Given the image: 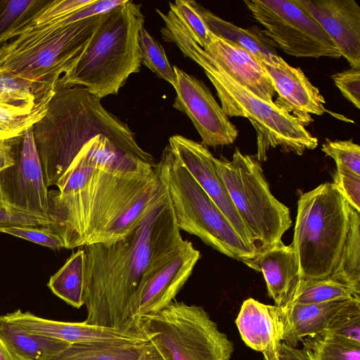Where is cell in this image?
Returning <instances> with one entry per match:
<instances>
[{
	"mask_svg": "<svg viewBox=\"0 0 360 360\" xmlns=\"http://www.w3.org/2000/svg\"><path fill=\"white\" fill-rule=\"evenodd\" d=\"M167 193L122 238L84 246L85 322L122 327L130 303L146 278L185 243Z\"/></svg>",
	"mask_w": 360,
	"mask_h": 360,
	"instance_id": "7a4b0ae2",
	"label": "cell"
},
{
	"mask_svg": "<svg viewBox=\"0 0 360 360\" xmlns=\"http://www.w3.org/2000/svg\"><path fill=\"white\" fill-rule=\"evenodd\" d=\"M333 184L346 202L360 212V175L336 165Z\"/></svg>",
	"mask_w": 360,
	"mask_h": 360,
	"instance_id": "74e56055",
	"label": "cell"
},
{
	"mask_svg": "<svg viewBox=\"0 0 360 360\" xmlns=\"http://www.w3.org/2000/svg\"><path fill=\"white\" fill-rule=\"evenodd\" d=\"M36 0H0V46L20 36Z\"/></svg>",
	"mask_w": 360,
	"mask_h": 360,
	"instance_id": "836d02e7",
	"label": "cell"
},
{
	"mask_svg": "<svg viewBox=\"0 0 360 360\" xmlns=\"http://www.w3.org/2000/svg\"><path fill=\"white\" fill-rule=\"evenodd\" d=\"M50 360H165L150 342L70 344Z\"/></svg>",
	"mask_w": 360,
	"mask_h": 360,
	"instance_id": "7402d4cb",
	"label": "cell"
},
{
	"mask_svg": "<svg viewBox=\"0 0 360 360\" xmlns=\"http://www.w3.org/2000/svg\"><path fill=\"white\" fill-rule=\"evenodd\" d=\"M319 335L360 347V297L350 299L340 308Z\"/></svg>",
	"mask_w": 360,
	"mask_h": 360,
	"instance_id": "f1b7e54d",
	"label": "cell"
},
{
	"mask_svg": "<svg viewBox=\"0 0 360 360\" xmlns=\"http://www.w3.org/2000/svg\"><path fill=\"white\" fill-rule=\"evenodd\" d=\"M348 226V203L333 183L321 184L300 196L291 245L301 279L330 277Z\"/></svg>",
	"mask_w": 360,
	"mask_h": 360,
	"instance_id": "5b68a950",
	"label": "cell"
},
{
	"mask_svg": "<svg viewBox=\"0 0 360 360\" xmlns=\"http://www.w3.org/2000/svg\"><path fill=\"white\" fill-rule=\"evenodd\" d=\"M7 321L36 334L70 344L96 342H145L149 338L140 320L133 319L122 327L108 328L83 322H65L39 317L18 309L2 315Z\"/></svg>",
	"mask_w": 360,
	"mask_h": 360,
	"instance_id": "5bb4252c",
	"label": "cell"
},
{
	"mask_svg": "<svg viewBox=\"0 0 360 360\" xmlns=\"http://www.w3.org/2000/svg\"><path fill=\"white\" fill-rule=\"evenodd\" d=\"M160 32L165 41L173 42L184 55L198 64L217 91L221 107L229 117L248 118L257 133V160L266 161L271 148L301 155L318 146V139L292 113L256 96L232 79L188 34L174 15L165 20Z\"/></svg>",
	"mask_w": 360,
	"mask_h": 360,
	"instance_id": "3957f363",
	"label": "cell"
},
{
	"mask_svg": "<svg viewBox=\"0 0 360 360\" xmlns=\"http://www.w3.org/2000/svg\"><path fill=\"white\" fill-rule=\"evenodd\" d=\"M264 33L285 53L299 58L342 56L333 41L297 0H245Z\"/></svg>",
	"mask_w": 360,
	"mask_h": 360,
	"instance_id": "30bf717a",
	"label": "cell"
},
{
	"mask_svg": "<svg viewBox=\"0 0 360 360\" xmlns=\"http://www.w3.org/2000/svg\"><path fill=\"white\" fill-rule=\"evenodd\" d=\"M0 360H19L6 347L0 339Z\"/></svg>",
	"mask_w": 360,
	"mask_h": 360,
	"instance_id": "ee69618b",
	"label": "cell"
},
{
	"mask_svg": "<svg viewBox=\"0 0 360 360\" xmlns=\"http://www.w3.org/2000/svg\"><path fill=\"white\" fill-rule=\"evenodd\" d=\"M350 299L320 304L291 303L279 307L283 328V342L295 347L305 338L321 334L332 316Z\"/></svg>",
	"mask_w": 360,
	"mask_h": 360,
	"instance_id": "44dd1931",
	"label": "cell"
},
{
	"mask_svg": "<svg viewBox=\"0 0 360 360\" xmlns=\"http://www.w3.org/2000/svg\"><path fill=\"white\" fill-rule=\"evenodd\" d=\"M141 326L165 360H230L233 342L200 306L174 300L142 316Z\"/></svg>",
	"mask_w": 360,
	"mask_h": 360,
	"instance_id": "9c48e42d",
	"label": "cell"
},
{
	"mask_svg": "<svg viewBox=\"0 0 360 360\" xmlns=\"http://www.w3.org/2000/svg\"><path fill=\"white\" fill-rule=\"evenodd\" d=\"M0 339L19 360H50L70 344L31 333L0 315Z\"/></svg>",
	"mask_w": 360,
	"mask_h": 360,
	"instance_id": "cb8c5ba5",
	"label": "cell"
},
{
	"mask_svg": "<svg viewBox=\"0 0 360 360\" xmlns=\"http://www.w3.org/2000/svg\"><path fill=\"white\" fill-rule=\"evenodd\" d=\"M165 182L176 224L215 250L243 262L255 250L238 235L225 215L193 178L167 145L158 162Z\"/></svg>",
	"mask_w": 360,
	"mask_h": 360,
	"instance_id": "52a82bcc",
	"label": "cell"
},
{
	"mask_svg": "<svg viewBox=\"0 0 360 360\" xmlns=\"http://www.w3.org/2000/svg\"><path fill=\"white\" fill-rule=\"evenodd\" d=\"M200 13L209 30L217 37L252 53L259 61L275 65L282 58L276 46L256 27L244 29L224 20L199 4Z\"/></svg>",
	"mask_w": 360,
	"mask_h": 360,
	"instance_id": "603a6c76",
	"label": "cell"
},
{
	"mask_svg": "<svg viewBox=\"0 0 360 360\" xmlns=\"http://www.w3.org/2000/svg\"><path fill=\"white\" fill-rule=\"evenodd\" d=\"M8 233L53 250L64 248L62 239L49 226H13L2 229Z\"/></svg>",
	"mask_w": 360,
	"mask_h": 360,
	"instance_id": "8d00e7d4",
	"label": "cell"
},
{
	"mask_svg": "<svg viewBox=\"0 0 360 360\" xmlns=\"http://www.w3.org/2000/svg\"><path fill=\"white\" fill-rule=\"evenodd\" d=\"M176 96L173 107L192 121L205 146L216 148L233 143L238 136L210 89L200 79L173 66Z\"/></svg>",
	"mask_w": 360,
	"mask_h": 360,
	"instance_id": "8fae6325",
	"label": "cell"
},
{
	"mask_svg": "<svg viewBox=\"0 0 360 360\" xmlns=\"http://www.w3.org/2000/svg\"><path fill=\"white\" fill-rule=\"evenodd\" d=\"M333 41L351 68H360V7L354 0H297Z\"/></svg>",
	"mask_w": 360,
	"mask_h": 360,
	"instance_id": "2e32d148",
	"label": "cell"
},
{
	"mask_svg": "<svg viewBox=\"0 0 360 360\" xmlns=\"http://www.w3.org/2000/svg\"><path fill=\"white\" fill-rule=\"evenodd\" d=\"M200 257V251L186 240L166 262L149 274L129 304L128 319H140L158 312L175 300Z\"/></svg>",
	"mask_w": 360,
	"mask_h": 360,
	"instance_id": "4fadbf2b",
	"label": "cell"
},
{
	"mask_svg": "<svg viewBox=\"0 0 360 360\" xmlns=\"http://www.w3.org/2000/svg\"><path fill=\"white\" fill-rule=\"evenodd\" d=\"M203 49L239 85L266 102H274L276 91L271 81L252 53L217 36Z\"/></svg>",
	"mask_w": 360,
	"mask_h": 360,
	"instance_id": "d6986e66",
	"label": "cell"
},
{
	"mask_svg": "<svg viewBox=\"0 0 360 360\" xmlns=\"http://www.w3.org/2000/svg\"><path fill=\"white\" fill-rule=\"evenodd\" d=\"M242 262L262 272L269 296L283 308L291 301L301 279L297 258L292 245L282 240Z\"/></svg>",
	"mask_w": 360,
	"mask_h": 360,
	"instance_id": "ffe728a7",
	"label": "cell"
},
{
	"mask_svg": "<svg viewBox=\"0 0 360 360\" xmlns=\"http://www.w3.org/2000/svg\"><path fill=\"white\" fill-rule=\"evenodd\" d=\"M127 1V0H94V1L89 5L65 17L53 22L33 25V27L39 32H49L93 16L106 13L113 8L124 4Z\"/></svg>",
	"mask_w": 360,
	"mask_h": 360,
	"instance_id": "e575fe53",
	"label": "cell"
},
{
	"mask_svg": "<svg viewBox=\"0 0 360 360\" xmlns=\"http://www.w3.org/2000/svg\"><path fill=\"white\" fill-rule=\"evenodd\" d=\"M214 162L256 254L282 240L292 225L290 210L271 192L259 161L236 149L231 160Z\"/></svg>",
	"mask_w": 360,
	"mask_h": 360,
	"instance_id": "ba28073f",
	"label": "cell"
},
{
	"mask_svg": "<svg viewBox=\"0 0 360 360\" xmlns=\"http://www.w3.org/2000/svg\"><path fill=\"white\" fill-rule=\"evenodd\" d=\"M169 10L183 24L191 37L202 49L207 48L215 35L209 30L194 1L176 0L169 3Z\"/></svg>",
	"mask_w": 360,
	"mask_h": 360,
	"instance_id": "1f68e13d",
	"label": "cell"
},
{
	"mask_svg": "<svg viewBox=\"0 0 360 360\" xmlns=\"http://www.w3.org/2000/svg\"><path fill=\"white\" fill-rule=\"evenodd\" d=\"M101 18L93 16L49 32L26 30L0 46V72L13 73L47 93L55 92L60 78L79 58Z\"/></svg>",
	"mask_w": 360,
	"mask_h": 360,
	"instance_id": "8992f818",
	"label": "cell"
},
{
	"mask_svg": "<svg viewBox=\"0 0 360 360\" xmlns=\"http://www.w3.org/2000/svg\"><path fill=\"white\" fill-rule=\"evenodd\" d=\"M168 145L193 178L221 210L241 238L255 249L226 187L216 169L215 158L207 148L181 135L172 136Z\"/></svg>",
	"mask_w": 360,
	"mask_h": 360,
	"instance_id": "9a60e30c",
	"label": "cell"
},
{
	"mask_svg": "<svg viewBox=\"0 0 360 360\" xmlns=\"http://www.w3.org/2000/svg\"><path fill=\"white\" fill-rule=\"evenodd\" d=\"M321 150L326 156L330 157L336 165L347 168L360 175V147L352 139L346 141H331L326 139Z\"/></svg>",
	"mask_w": 360,
	"mask_h": 360,
	"instance_id": "d590c367",
	"label": "cell"
},
{
	"mask_svg": "<svg viewBox=\"0 0 360 360\" xmlns=\"http://www.w3.org/2000/svg\"><path fill=\"white\" fill-rule=\"evenodd\" d=\"M139 49L141 63L158 77L172 85L176 83L173 66L169 63L163 46L150 34L142 27L139 34Z\"/></svg>",
	"mask_w": 360,
	"mask_h": 360,
	"instance_id": "d6a6232c",
	"label": "cell"
},
{
	"mask_svg": "<svg viewBox=\"0 0 360 360\" xmlns=\"http://www.w3.org/2000/svg\"><path fill=\"white\" fill-rule=\"evenodd\" d=\"M94 1V0H49L39 13L32 26L55 21Z\"/></svg>",
	"mask_w": 360,
	"mask_h": 360,
	"instance_id": "ab89813d",
	"label": "cell"
},
{
	"mask_svg": "<svg viewBox=\"0 0 360 360\" xmlns=\"http://www.w3.org/2000/svg\"><path fill=\"white\" fill-rule=\"evenodd\" d=\"M56 186L48 192L49 226L67 249L124 238L167 191L158 165L148 176H122L82 152Z\"/></svg>",
	"mask_w": 360,
	"mask_h": 360,
	"instance_id": "6da1fadb",
	"label": "cell"
},
{
	"mask_svg": "<svg viewBox=\"0 0 360 360\" xmlns=\"http://www.w3.org/2000/svg\"><path fill=\"white\" fill-rule=\"evenodd\" d=\"M22 137L0 140V172L15 164Z\"/></svg>",
	"mask_w": 360,
	"mask_h": 360,
	"instance_id": "b9f144b4",
	"label": "cell"
},
{
	"mask_svg": "<svg viewBox=\"0 0 360 360\" xmlns=\"http://www.w3.org/2000/svg\"><path fill=\"white\" fill-rule=\"evenodd\" d=\"M360 68H350L332 76L343 96L356 108H360Z\"/></svg>",
	"mask_w": 360,
	"mask_h": 360,
	"instance_id": "60d3db41",
	"label": "cell"
},
{
	"mask_svg": "<svg viewBox=\"0 0 360 360\" xmlns=\"http://www.w3.org/2000/svg\"><path fill=\"white\" fill-rule=\"evenodd\" d=\"M53 94L38 101L33 107L0 102V140L21 136L32 128L45 115Z\"/></svg>",
	"mask_w": 360,
	"mask_h": 360,
	"instance_id": "4316f807",
	"label": "cell"
},
{
	"mask_svg": "<svg viewBox=\"0 0 360 360\" xmlns=\"http://www.w3.org/2000/svg\"><path fill=\"white\" fill-rule=\"evenodd\" d=\"M349 226L343 247L329 278L360 293V212L348 204Z\"/></svg>",
	"mask_w": 360,
	"mask_h": 360,
	"instance_id": "d4e9b609",
	"label": "cell"
},
{
	"mask_svg": "<svg viewBox=\"0 0 360 360\" xmlns=\"http://www.w3.org/2000/svg\"><path fill=\"white\" fill-rule=\"evenodd\" d=\"M48 192L30 128L23 134L15 164L0 172V197L23 212L49 218Z\"/></svg>",
	"mask_w": 360,
	"mask_h": 360,
	"instance_id": "7c38bea8",
	"label": "cell"
},
{
	"mask_svg": "<svg viewBox=\"0 0 360 360\" xmlns=\"http://www.w3.org/2000/svg\"><path fill=\"white\" fill-rule=\"evenodd\" d=\"M143 23L141 4L129 0L102 14L79 58L57 88L81 86L99 100L117 94L129 75L140 70Z\"/></svg>",
	"mask_w": 360,
	"mask_h": 360,
	"instance_id": "277c9868",
	"label": "cell"
},
{
	"mask_svg": "<svg viewBox=\"0 0 360 360\" xmlns=\"http://www.w3.org/2000/svg\"><path fill=\"white\" fill-rule=\"evenodd\" d=\"M16 75L0 72V102L16 106L33 107L38 101L53 94Z\"/></svg>",
	"mask_w": 360,
	"mask_h": 360,
	"instance_id": "f546056e",
	"label": "cell"
},
{
	"mask_svg": "<svg viewBox=\"0 0 360 360\" xmlns=\"http://www.w3.org/2000/svg\"><path fill=\"white\" fill-rule=\"evenodd\" d=\"M85 251L79 249L72 253L64 265L48 283L56 296L72 307L79 309L84 305Z\"/></svg>",
	"mask_w": 360,
	"mask_h": 360,
	"instance_id": "484cf974",
	"label": "cell"
},
{
	"mask_svg": "<svg viewBox=\"0 0 360 360\" xmlns=\"http://www.w3.org/2000/svg\"><path fill=\"white\" fill-rule=\"evenodd\" d=\"M259 62L278 94L274 102L278 106L292 112L303 123L312 121L310 114L322 115L326 112L323 96L300 68L290 65L283 58L275 65Z\"/></svg>",
	"mask_w": 360,
	"mask_h": 360,
	"instance_id": "e0dca14e",
	"label": "cell"
},
{
	"mask_svg": "<svg viewBox=\"0 0 360 360\" xmlns=\"http://www.w3.org/2000/svg\"><path fill=\"white\" fill-rule=\"evenodd\" d=\"M356 297H360V293L330 278L300 279L292 300L288 305L291 303L320 304Z\"/></svg>",
	"mask_w": 360,
	"mask_h": 360,
	"instance_id": "83f0119b",
	"label": "cell"
},
{
	"mask_svg": "<svg viewBox=\"0 0 360 360\" xmlns=\"http://www.w3.org/2000/svg\"><path fill=\"white\" fill-rule=\"evenodd\" d=\"M279 360H309L304 349H297L282 342L279 349Z\"/></svg>",
	"mask_w": 360,
	"mask_h": 360,
	"instance_id": "7bdbcfd3",
	"label": "cell"
},
{
	"mask_svg": "<svg viewBox=\"0 0 360 360\" xmlns=\"http://www.w3.org/2000/svg\"><path fill=\"white\" fill-rule=\"evenodd\" d=\"M51 223L49 218L23 212L0 197V231L9 227L49 226Z\"/></svg>",
	"mask_w": 360,
	"mask_h": 360,
	"instance_id": "f35d334b",
	"label": "cell"
},
{
	"mask_svg": "<svg viewBox=\"0 0 360 360\" xmlns=\"http://www.w3.org/2000/svg\"><path fill=\"white\" fill-rule=\"evenodd\" d=\"M242 340L264 360H279L283 328L280 308L253 298L245 300L236 319Z\"/></svg>",
	"mask_w": 360,
	"mask_h": 360,
	"instance_id": "ac0fdd59",
	"label": "cell"
},
{
	"mask_svg": "<svg viewBox=\"0 0 360 360\" xmlns=\"http://www.w3.org/2000/svg\"><path fill=\"white\" fill-rule=\"evenodd\" d=\"M302 342L309 360H360V347L333 338L318 335Z\"/></svg>",
	"mask_w": 360,
	"mask_h": 360,
	"instance_id": "4dcf8cb0",
	"label": "cell"
}]
</instances>
